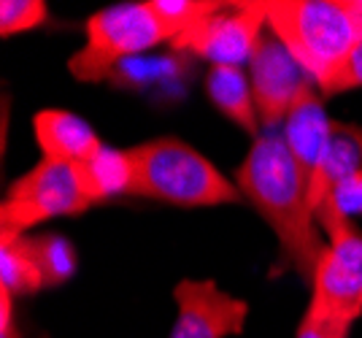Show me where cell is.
<instances>
[{"label":"cell","mask_w":362,"mask_h":338,"mask_svg":"<svg viewBox=\"0 0 362 338\" xmlns=\"http://www.w3.org/2000/svg\"><path fill=\"white\" fill-rule=\"evenodd\" d=\"M268 30L325 93L362 41V11L349 0H265Z\"/></svg>","instance_id":"obj_2"},{"label":"cell","mask_w":362,"mask_h":338,"mask_svg":"<svg viewBox=\"0 0 362 338\" xmlns=\"http://www.w3.org/2000/svg\"><path fill=\"white\" fill-rule=\"evenodd\" d=\"M33 130H35L38 149L46 160H57V163H68V165L87 163L92 154L103 146L90 124L62 108L38 111L33 117Z\"/></svg>","instance_id":"obj_11"},{"label":"cell","mask_w":362,"mask_h":338,"mask_svg":"<svg viewBox=\"0 0 362 338\" xmlns=\"http://www.w3.org/2000/svg\"><path fill=\"white\" fill-rule=\"evenodd\" d=\"M268 30V8L259 3H222L219 11L209 14L195 28L181 33L170 47L192 52L211 65H243L252 60L259 38Z\"/></svg>","instance_id":"obj_6"},{"label":"cell","mask_w":362,"mask_h":338,"mask_svg":"<svg viewBox=\"0 0 362 338\" xmlns=\"http://www.w3.org/2000/svg\"><path fill=\"white\" fill-rule=\"evenodd\" d=\"M233 182L243 198L255 206L257 214L271 225L298 274L311 281L327 244L317 231V216L308 203V187L284 139L276 133L257 136Z\"/></svg>","instance_id":"obj_1"},{"label":"cell","mask_w":362,"mask_h":338,"mask_svg":"<svg viewBox=\"0 0 362 338\" xmlns=\"http://www.w3.org/2000/svg\"><path fill=\"white\" fill-rule=\"evenodd\" d=\"M357 173H362V127L351 122H332L327 149L308 190V203L314 216L332 190Z\"/></svg>","instance_id":"obj_12"},{"label":"cell","mask_w":362,"mask_h":338,"mask_svg":"<svg viewBox=\"0 0 362 338\" xmlns=\"http://www.w3.org/2000/svg\"><path fill=\"white\" fill-rule=\"evenodd\" d=\"M332 120L325 111L322 95L308 87L305 93L298 98V103L289 108L287 120H284V133L281 139L287 144L289 154L295 160V165L300 170L303 182L311 190V182L317 176V168L325 157L327 141H330Z\"/></svg>","instance_id":"obj_10"},{"label":"cell","mask_w":362,"mask_h":338,"mask_svg":"<svg viewBox=\"0 0 362 338\" xmlns=\"http://www.w3.org/2000/svg\"><path fill=\"white\" fill-rule=\"evenodd\" d=\"M206 95L214 108L233 124H238L243 133H249L252 139L262 136L259 133L262 122L257 117L252 81L241 65H211L206 76Z\"/></svg>","instance_id":"obj_13"},{"label":"cell","mask_w":362,"mask_h":338,"mask_svg":"<svg viewBox=\"0 0 362 338\" xmlns=\"http://www.w3.org/2000/svg\"><path fill=\"white\" fill-rule=\"evenodd\" d=\"M44 290V274L28 235H0V292L33 295Z\"/></svg>","instance_id":"obj_15"},{"label":"cell","mask_w":362,"mask_h":338,"mask_svg":"<svg viewBox=\"0 0 362 338\" xmlns=\"http://www.w3.org/2000/svg\"><path fill=\"white\" fill-rule=\"evenodd\" d=\"M349 330H351V322L335 320L330 314L308 306L300 325H298V336L295 338H349Z\"/></svg>","instance_id":"obj_20"},{"label":"cell","mask_w":362,"mask_h":338,"mask_svg":"<svg viewBox=\"0 0 362 338\" xmlns=\"http://www.w3.org/2000/svg\"><path fill=\"white\" fill-rule=\"evenodd\" d=\"M46 8L44 0H3L0 3V33L3 38L16 35V33L35 30L38 25L46 22Z\"/></svg>","instance_id":"obj_19"},{"label":"cell","mask_w":362,"mask_h":338,"mask_svg":"<svg viewBox=\"0 0 362 338\" xmlns=\"http://www.w3.org/2000/svg\"><path fill=\"white\" fill-rule=\"evenodd\" d=\"M249 81H252L257 117L268 127L284 122L289 108L311 87L308 74L271 30H265L249 60Z\"/></svg>","instance_id":"obj_8"},{"label":"cell","mask_w":362,"mask_h":338,"mask_svg":"<svg viewBox=\"0 0 362 338\" xmlns=\"http://www.w3.org/2000/svg\"><path fill=\"white\" fill-rule=\"evenodd\" d=\"M30 244L35 252V260H38V268L44 274V287H60L76 274V265H78L76 252L65 235L46 233V235L30 238Z\"/></svg>","instance_id":"obj_17"},{"label":"cell","mask_w":362,"mask_h":338,"mask_svg":"<svg viewBox=\"0 0 362 338\" xmlns=\"http://www.w3.org/2000/svg\"><path fill=\"white\" fill-rule=\"evenodd\" d=\"M362 214V173L349 176L346 182L332 190L327 200L319 206L317 222L325 228L327 238H338L341 233L351 231V219Z\"/></svg>","instance_id":"obj_16"},{"label":"cell","mask_w":362,"mask_h":338,"mask_svg":"<svg viewBox=\"0 0 362 338\" xmlns=\"http://www.w3.org/2000/svg\"><path fill=\"white\" fill-rule=\"evenodd\" d=\"M151 11L160 19L168 41H176L181 33L195 28L197 22H203L209 14L219 11L222 3L211 0H149Z\"/></svg>","instance_id":"obj_18"},{"label":"cell","mask_w":362,"mask_h":338,"mask_svg":"<svg viewBox=\"0 0 362 338\" xmlns=\"http://www.w3.org/2000/svg\"><path fill=\"white\" fill-rule=\"evenodd\" d=\"M130 157V195L160 200L181 209L225 206L243 198L209 157L179 139H154L127 149Z\"/></svg>","instance_id":"obj_3"},{"label":"cell","mask_w":362,"mask_h":338,"mask_svg":"<svg viewBox=\"0 0 362 338\" xmlns=\"http://www.w3.org/2000/svg\"><path fill=\"white\" fill-rule=\"evenodd\" d=\"M76 173L92 203H103L114 195H130L133 170H130L127 149L119 152V149L100 146L87 163L76 165Z\"/></svg>","instance_id":"obj_14"},{"label":"cell","mask_w":362,"mask_h":338,"mask_svg":"<svg viewBox=\"0 0 362 338\" xmlns=\"http://www.w3.org/2000/svg\"><path fill=\"white\" fill-rule=\"evenodd\" d=\"M357 6H360V11H362V3H357Z\"/></svg>","instance_id":"obj_22"},{"label":"cell","mask_w":362,"mask_h":338,"mask_svg":"<svg viewBox=\"0 0 362 338\" xmlns=\"http://www.w3.org/2000/svg\"><path fill=\"white\" fill-rule=\"evenodd\" d=\"M176 322L170 338H230L238 336L249 317V303L219 290L211 279H184L173 290Z\"/></svg>","instance_id":"obj_9"},{"label":"cell","mask_w":362,"mask_h":338,"mask_svg":"<svg viewBox=\"0 0 362 338\" xmlns=\"http://www.w3.org/2000/svg\"><path fill=\"white\" fill-rule=\"evenodd\" d=\"M311 308H319L344 322L362 317V233L346 231L327 241V249L314 271Z\"/></svg>","instance_id":"obj_7"},{"label":"cell","mask_w":362,"mask_h":338,"mask_svg":"<svg viewBox=\"0 0 362 338\" xmlns=\"http://www.w3.org/2000/svg\"><path fill=\"white\" fill-rule=\"evenodd\" d=\"M163 41H168V35L149 3L103 8L90 16L87 44L71 57L68 68L78 81H100L124 57H136Z\"/></svg>","instance_id":"obj_4"},{"label":"cell","mask_w":362,"mask_h":338,"mask_svg":"<svg viewBox=\"0 0 362 338\" xmlns=\"http://www.w3.org/2000/svg\"><path fill=\"white\" fill-rule=\"evenodd\" d=\"M362 87V41L354 47V52L346 57V62L341 65V71L335 74V78L330 81V87L322 95H338L349 93V90H357Z\"/></svg>","instance_id":"obj_21"},{"label":"cell","mask_w":362,"mask_h":338,"mask_svg":"<svg viewBox=\"0 0 362 338\" xmlns=\"http://www.w3.org/2000/svg\"><path fill=\"white\" fill-rule=\"evenodd\" d=\"M92 206L76 165L44 157L8 190L0 206V235H25V231L41 222L84 214Z\"/></svg>","instance_id":"obj_5"}]
</instances>
